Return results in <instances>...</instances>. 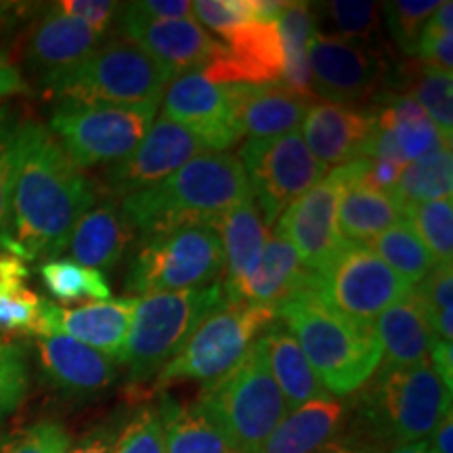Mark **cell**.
Instances as JSON below:
<instances>
[{"label":"cell","mask_w":453,"mask_h":453,"mask_svg":"<svg viewBox=\"0 0 453 453\" xmlns=\"http://www.w3.org/2000/svg\"><path fill=\"white\" fill-rule=\"evenodd\" d=\"M99 200L97 183L72 162L47 127L24 122L15 133L11 226L3 248L11 257L53 260Z\"/></svg>","instance_id":"obj_1"},{"label":"cell","mask_w":453,"mask_h":453,"mask_svg":"<svg viewBox=\"0 0 453 453\" xmlns=\"http://www.w3.org/2000/svg\"><path fill=\"white\" fill-rule=\"evenodd\" d=\"M250 197L246 173L234 154H202L160 183L122 197L120 211L137 237L179 225H208Z\"/></svg>","instance_id":"obj_2"},{"label":"cell","mask_w":453,"mask_h":453,"mask_svg":"<svg viewBox=\"0 0 453 453\" xmlns=\"http://www.w3.org/2000/svg\"><path fill=\"white\" fill-rule=\"evenodd\" d=\"M277 319L290 330L313 372L332 396L359 393L382 361L373 321L355 319L303 292L277 307Z\"/></svg>","instance_id":"obj_3"},{"label":"cell","mask_w":453,"mask_h":453,"mask_svg":"<svg viewBox=\"0 0 453 453\" xmlns=\"http://www.w3.org/2000/svg\"><path fill=\"white\" fill-rule=\"evenodd\" d=\"M451 411V388L430 364L378 370L355 401V437L387 449L426 441Z\"/></svg>","instance_id":"obj_4"},{"label":"cell","mask_w":453,"mask_h":453,"mask_svg":"<svg viewBox=\"0 0 453 453\" xmlns=\"http://www.w3.org/2000/svg\"><path fill=\"white\" fill-rule=\"evenodd\" d=\"M196 403L237 453H254L290 413L271 376L263 334L234 370L203 384Z\"/></svg>","instance_id":"obj_5"},{"label":"cell","mask_w":453,"mask_h":453,"mask_svg":"<svg viewBox=\"0 0 453 453\" xmlns=\"http://www.w3.org/2000/svg\"><path fill=\"white\" fill-rule=\"evenodd\" d=\"M174 73L130 41H110L81 64L42 76V87L72 104H157Z\"/></svg>","instance_id":"obj_6"},{"label":"cell","mask_w":453,"mask_h":453,"mask_svg":"<svg viewBox=\"0 0 453 453\" xmlns=\"http://www.w3.org/2000/svg\"><path fill=\"white\" fill-rule=\"evenodd\" d=\"M229 303L220 281L168 294L139 298L133 324L118 357L130 384L154 380L162 367L183 349L203 319Z\"/></svg>","instance_id":"obj_7"},{"label":"cell","mask_w":453,"mask_h":453,"mask_svg":"<svg viewBox=\"0 0 453 453\" xmlns=\"http://www.w3.org/2000/svg\"><path fill=\"white\" fill-rule=\"evenodd\" d=\"M225 269L220 237L212 226L191 223L139 237L128 263L124 292L151 296L211 286Z\"/></svg>","instance_id":"obj_8"},{"label":"cell","mask_w":453,"mask_h":453,"mask_svg":"<svg viewBox=\"0 0 453 453\" xmlns=\"http://www.w3.org/2000/svg\"><path fill=\"white\" fill-rule=\"evenodd\" d=\"M277 311L252 304L226 303L203 319L162 372L156 376V388L177 382L211 384L243 359L260 334L275 324Z\"/></svg>","instance_id":"obj_9"},{"label":"cell","mask_w":453,"mask_h":453,"mask_svg":"<svg viewBox=\"0 0 453 453\" xmlns=\"http://www.w3.org/2000/svg\"><path fill=\"white\" fill-rule=\"evenodd\" d=\"M157 104L104 105L64 101L50 116V133L78 168L116 164L137 150L151 124Z\"/></svg>","instance_id":"obj_10"},{"label":"cell","mask_w":453,"mask_h":453,"mask_svg":"<svg viewBox=\"0 0 453 453\" xmlns=\"http://www.w3.org/2000/svg\"><path fill=\"white\" fill-rule=\"evenodd\" d=\"M237 160L267 226H273L292 202L327 174V168L315 160L296 130L281 137L248 139Z\"/></svg>","instance_id":"obj_11"},{"label":"cell","mask_w":453,"mask_h":453,"mask_svg":"<svg viewBox=\"0 0 453 453\" xmlns=\"http://www.w3.org/2000/svg\"><path fill=\"white\" fill-rule=\"evenodd\" d=\"M411 290L413 286L384 265L376 252L364 243L347 242L324 269L313 273L309 292L338 313L373 321Z\"/></svg>","instance_id":"obj_12"},{"label":"cell","mask_w":453,"mask_h":453,"mask_svg":"<svg viewBox=\"0 0 453 453\" xmlns=\"http://www.w3.org/2000/svg\"><path fill=\"white\" fill-rule=\"evenodd\" d=\"M315 99L357 107L376 99L387 82V59L380 50L357 47L315 27L307 44Z\"/></svg>","instance_id":"obj_13"},{"label":"cell","mask_w":453,"mask_h":453,"mask_svg":"<svg viewBox=\"0 0 453 453\" xmlns=\"http://www.w3.org/2000/svg\"><path fill=\"white\" fill-rule=\"evenodd\" d=\"M162 118L194 133L208 151L225 154L243 137L235 84H214L200 72L174 78L160 101Z\"/></svg>","instance_id":"obj_14"},{"label":"cell","mask_w":453,"mask_h":453,"mask_svg":"<svg viewBox=\"0 0 453 453\" xmlns=\"http://www.w3.org/2000/svg\"><path fill=\"white\" fill-rule=\"evenodd\" d=\"M347 177L349 164L334 168L277 219L275 234L292 243L311 273L324 269L347 243L338 226V202Z\"/></svg>","instance_id":"obj_15"},{"label":"cell","mask_w":453,"mask_h":453,"mask_svg":"<svg viewBox=\"0 0 453 453\" xmlns=\"http://www.w3.org/2000/svg\"><path fill=\"white\" fill-rule=\"evenodd\" d=\"M202 154H208V147L194 133L160 116L133 154L105 170L107 196L120 200L160 183Z\"/></svg>","instance_id":"obj_16"},{"label":"cell","mask_w":453,"mask_h":453,"mask_svg":"<svg viewBox=\"0 0 453 453\" xmlns=\"http://www.w3.org/2000/svg\"><path fill=\"white\" fill-rule=\"evenodd\" d=\"M116 26L127 41L143 49L177 78L202 72L225 53V44L212 38L196 19L154 21L137 15L128 4H120Z\"/></svg>","instance_id":"obj_17"},{"label":"cell","mask_w":453,"mask_h":453,"mask_svg":"<svg viewBox=\"0 0 453 453\" xmlns=\"http://www.w3.org/2000/svg\"><path fill=\"white\" fill-rule=\"evenodd\" d=\"M225 53L200 72L214 84H273L286 73V53L275 21H252L223 36Z\"/></svg>","instance_id":"obj_18"},{"label":"cell","mask_w":453,"mask_h":453,"mask_svg":"<svg viewBox=\"0 0 453 453\" xmlns=\"http://www.w3.org/2000/svg\"><path fill=\"white\" fill-rule=\"evenodd\" d=\"M137 303V296H130L88 303L76 309H64L42 298L36 338L49 336V334H65V336L111 357L118 364V357L122 353L130 324H133Z\"/></svg>","instance_id":"obj_19"},{"label":"cell","mask_w":453,"mask_h":453,"mask_svg":"<svg viewBox=\"0 0 453 453\" xmlns=\"http://www.w3.org/2000/svg\"><path fill=\"white\" fill-rule=\"evenodd\" d=\"M300 128V137L315 160L326 168H338L365 157L367 145L376 133V111L315 101L304 113Z\"/></svg>","instance_id":"obj_20"},{"label":"cell","mask_w":453,"mask_h":453,"mask_svg":"<svg viewBox=\"0 0 453 453\" xmlns=\"http://www.w3.org/2000/svg\"><path fill=\"white\" fill-rule=\"evenodd\" d=\"M36 350L47 380L67 396L88 399L110 388L118 378V364L111 357L65 334L38 336Z\"/></svg>","instance_id":"obj_21"},{"label":"cell","mask_w":453,"mask_h":453,"mask_svg":"<svg viewBox=\"0 0 453 453\" xmlns=\"http://www.w3.org/2000/svg\"><path fill=\"white\" fill-rule=\"evenodd\" d=\"M372 160L349 162V177L338 202L340 234L349 243H367L405 219V211L390 191L376 189L365 177Z\"/></svg>","instance_id":"obj_22"},{"label":"cell","mask_w":453,"mask_h":453,"mask_svg":"<svg viewBox=\"0 0 453 453\" xmlns=\"http://www.w3.org/2000/svg\"><path fill=\"white\" fill-rule=\"evenodd\" d=\"M313 273L303 267L298 252L286 237L273 234L257 267L237 290L234 304L275 309L298 294L311 290Z\"/></svg>","instance_id":"obj_23"},{"label":"cell","mask_w":453,"mask_h":453,"mask_svg":"<svg viewBox=\"0 0 453 453\" xmlns=\"http://www.w3.org/2000/svg\"><path fill=\"white\" fill-rule=\"evenodd\" d=\"M211 226L217 231L220 243H223L226 280L220 283L225 288L226 300L234 303L242 283L257 267L260 254H263L271 237V231L260 217L252 196L214 219Z\"/></svg>","instance_id":"obj_24"},{"label":"cell","mask_w":453,"mask_h":453,"mask_svg":"<svg viewBox=\"0 0 453 453\" xmlns=\"http://www.w3.org/2000/svg\"><path fill=\"white\" fill-rule=\"evenodd\" d=\"M350 413L340 396H321L288 413L254 453H315L338 439Z\"/></svg>","instance_id":"obj_25"},{"label":"cell","mask_w":453,"mask_h":453,"mask_svg":"<svg viewBox=\"0 0 453 453\" xmlns=\"http://www.w3.org/2000/svg\"><path fill=\"white\" fill-rule=\"evenodd\" d=\"M104 38L84 21L53 7L30 34L26 49L27 64L41 72V76L65 70L97 50Z\"/></svg>","instance_id":"obj_26"},{"label":"cell","mask_w":453,"mask_h":453,"mask_svg":"<svg viewBox=\"0 0 453 453\" xmlns=\"http://www.w3.org/2000/svg\"><path fill=\"white\" fill-rule=\"evenodd\" d=\"M116 197L105 196L73 226L70 248L73 260L88 269H113L134 240Z\"/></svg>","instance_id":"obj_27"},{"label":"cell","mask_w":453,"mask_h":453,"mask_svg":"<svg viewBox=\"0 0 453 453\" xmlns=\"http://www.w3.org/2000/svg\"><path fill=\"white\" fill-rule=\"evenodd\" d=\"M235 104L243 134L271 139L294 133L313 101L292 93L281 82H273L235 84Z\"/></svg>","instance_id":"obj_28"},{"label":"cell","mask_w":453,"mask_h":453,"mask_svg":"<svg viewBox=\"0 0 453 453\" xmlns=\"http://www.w3.org/2000/svg\"><path fill=\"white\" fill-rule=\"evenodd\" d=\"M373 332L382 349L378 370H399V367L428 364L434 334L413 300V290L410 296L390 304L373 319Z\"/></svg>","instance_id":"obj_29"},{"label":"cell","mask_w":453,"mask_h":453,"mask_svg":"<svg viewBox=\"0 0 453 453\" xmlns=\"http://www.w3.org/2000/svg\"><path fill=\"white\" fill-rule=\"evenodd\" d=\"M263 340L267 344V361L271 376L277 387H280L283 399H286L288 410L309 403V401L321 399L330 393L319 382L313 367L304 357L303 349L296 342L283 324H271L263 332Z\"/></svg>","instance_id":"obj_30"},{"label":"cell","mask_w":453,"mask_h":453,"mask_svg":"<svg viewBox=\"0 0 453 453\" xmlns=\"http://www.w3.org/2000/svg\"><path fill=\"white\" fill-rule=\"evenodd\" d=\"M166 453H237L217 424L196 403L164 396L157 405Z\"/></svg>","instance_id":"obj_31"},{"label":"cell","mask_w":453,"mask_h":453,"mask_svg":"<svg viewBox=\"0 0 453 453\" xmlns=\"http://www.w3.org/2000/svg\"><path fill=\"white\" fill-rule=\"evenodd\" d=\"M275 24L280 27L283 53H286V73H283L281 84L292 93L315 104L317 99L313 95V84H311L307 57L309 38L317 27L315 7L309 3H286Z\"/></svg>","instance_id":"obj_32"},{"label":"cell","mask_w":453,"mask_h":453,"mask_svg":"<svg viewBox=\"0 0 453 453\" xmlns=\"http://www.w3.org/2000/svg\"><path fill=\"white\" fill-rule=\"evenodd\" d=\"M317 30L357 47L382 53V4L367 0H332L321 4Z\"/></svg>","instance_id":"obj_33"},{"label":"cell","mask_w":453,"mask_h":453,"mask_svg":"<svg viewBox=\"0 0 453 453\" xmlns=\"http://www.w3.org/2000/svg\"><path fill=\"white\" fill-rule=\"evenodd\" d=\"M27 275L24 260L0 254V332L36 336L42 298L26 286Z\"/></svg>","instance_id":"obj_34"},{"label":"cell","mask_w":453,"mask_h":453,"mask_svg":"<svg viewBox=\"0 0 453 453\" xmlns=\"http://www.w3.org/2000/svg\"><path fill=\"white\" fill-rule=\"evenodd\" d=\"M453 189V156L451 145H443L430 154L418 157L407 164L401 173L399 183L390 194L399 200L405 211V219L410 208L416 203L445 200L451 197Z\"/></svg>","instance_id":"obj_35"},{"label":"cell","mask_w":453,"mask_h":453,"mask_svg":"<svg viewBox=\"0 0 453 453\" xmlns=\"http://www.w3.org/2000/svg\"><path fill=\"white\" fill-rule=\"evenodd\" d=\"M364 246L376 252L382 263L388 265L410 286H418L430 271L437 267L433 254L416 235L410 220H399Z\"/></svg>","instance_id":"obj_36"},{"label":"cell","mask_w":453,"mask_h":453,"mask_svg":"<svg viewBox=\"0 0 453 453\" xmlns=\"http://www.w3.org/2000/svg\"><path fill=\"white\" fill-rule=\"evenodd\" d=\"M41 280L50 296L61 303H101L110 300L111 290L105 275L97 269H88L72 258H53L38 269Z\"/></svg>","instance_id":"obj_37"},{"label":"cell","mask_w":453,"mask_h":453,"mask_svg":"<svg viewBox=\"0 0 453 453\" xmlns=\"http://www.w3.org/2000/svg\"><path fill=\"white\" fill-rule=\"evenodd\" d=\"M413 300L433 334L451 342L453 338V265H437L413 286Z\"/></svg>","instance_id":"obj_38"},{"label":"cell","mask_w":453,"mask_h":453,"mask_svg":"<svg viewBox=\"0 0 453 453\" xmlns=\"http://www.w3.org/2000/svg\"><path fill=\"white\" fill-rule=\"evenodd\" d=\"M407 220L433 254L437 265H453V203L451 197L416 203L410 208Z\"/></svg>","instance_id":"obj_39"},{"label":"cell","mask_w":453,"mask_h":453,"mask_svg":"<svg viewBox=\"0 0 453 453\" xmlns=\"http://www.w3.org/2000/svg\"><path fill=\"white\" fill-rule=\"evenodd\" d=\"M410 97L428 113L430 120L437 124L445 139L451 141L453 133V76L447 72L433 70L422 65L413 78Z\"/></svg>","instance_id":"obj_40"},{"label":"cell","mask_w":453,"mask_h":453,"mask_svg":"<svg viewBox=\"0 0 453 453\" xmlns=\"http://www.w3.org/2000/svg\"><path fill=\"white\" fill-rule=\"evenodd\" d=\"M439 4V0H395L382 4L390 38L405 55H416L422 27Z\"/></svg>","instance_id":"obj_41"},{"label":"cell","mask_w":453,"mask_h":453,"mask_svg":"<svg viewBox=\"0 0 453 453\" xmlns=\"http://www.w3.org/2000/svg\"><path fill=\"white\" fill-rule=\"evenodd\" d=\"M27 384L30 376L24 347L0 338V426L24 403Z\"/></svg>","instance_id":"obj_42"},{"label":"cell","mask_w":453,"mask_h":453,"mask_svg":"<svg viewBox=\"0 0 453 453\" xmlns=\"http://www.w3.org/2000/svg\"><path fill=\"white\" fill-rule=\"evenodd\" d=\"M111 453H166L162 418L157 407L143 405L130 413Z\"/></svg>","instance_id":"obj_43"},{"label":"cell","mask_w":453,"mask_h":453,"mask_svg":"<svg viewBox=\"0 0 453 453\" xmlns=\"http://www.w3.org/2000/svg\"><path fill=\"white\" fill-rule=\"evenodd\" d=\"M72 445L67 428L59 420H41L15 430L0 445V453H65Z\"/></svg>","instance_id":"obj_44"},{"label":"cell","mask_w":453,"mask_h":453,"mask_svg":"<svg viewBox=\"0 0 453 453\" xmlns=\"http://www.w3.org/2000/svg\"><path fill=\"white\" fill-rule=\"evenodd\" d=\"M194 15L203 30L225 36L231 30L258 21V0H197Z\"/></svg>","instance_id":"obj_45"},{"label":"cell","mask_w":453,"mask_h":453,"mask_svg":"<svg viewBox=\"0 0 453 453\" xmlns=\"http://www.w3.org/2000/svg\"><path fill=\"white\" fill-rule=\"evenodd\" d=\"M378 128H387L393 133V139L405 164L418 160V157L426 156L430 151L439 150V147L451 145V141L443 137V133L437 128V124L430 120V116L411 122H395Z\"/></svg>","instance_id":"obj_46"},{"label":"cell","mask_w":453,"mask_h":453,"mask_svg":"<svg viewBox=\"0 0 453 453\" xmlns=\"http://www.w3.org/2000/svg\"><path fill=\"white\" fill-rule=\"evenodd\" d=\"M15 133L17 127L0 124V248L11 226V196L15 180Z\"/></svg>","instance_id":"obj_47"},{"label":"cell","mask_w":453,"mask_h":453,"mask_svg":"<svg viewBox=\"0 0 453 453\" xmlns=\"http://www.w3.org/2000/svg\"><path fill=\"white\" fill-rule=\"evenodd\" d=\"M61 13L76 17L84 24L105 36L111 26H116L118 13H120V3H111V0H61L55 4Z\"/></svg>","instance_id":"obj_48"},{"label":"cell","mask_w":453,"mask_h":453,"mask_svg":"<svg viewBox=\"0 0 453 453\" xmlns=\"http://www.w3.org/2000/svg\"><path fill=\"white\" fill-rule=\"evenodd\" d=\"M128 418V410H118L116 413H111L107 420L97 424V426H93L88 433H84L76 443L70 445V449L65 453H111L118 434L122 433Z\"/></svg>","instance_id":"obj_49"},{"label":"cell","mask_w":453,"mask_h":453,"mask_svg":"<svg viewBox=\"0 0 453 453\" xmlns=\"http://www.w3.org/2000/svg\"><path fill=\"white\" fill-rule=\"evenodd\" d=\"M134 13L154 21L194 19V3L189 0H139L127 3Z\"/></svg>","instance_id":"obj_50"},{"label":"cell","mask_w":453,"mask_h":453,"mask_svg":"<svg viewBox=\"0 0 453 453\" xmlns=\"http://www.w3.org/2000/svg\"><path fill=\"white\" fill-rule=\"evenodd\" d=\"M428 364L437 372V376L443 380L447 388L453 387V347L447 340H441L434 336L433 344H430Z\"/></svg>","instance_id":"obj_51"},{"label":"cell","mask_w":453,"mask_h":453,"mask_svg":"<svg viewBox=\"0 0 453 453\" xmlns=\"http://www.w3.org/2000/svg\"><path fill=\"white\" fill-rule=\"evenodd\" d=\"M27 90H30V87H27L24 76H21L19 67L7 55L0 53V97L27 93Z\"/></svg>","instance_id":"obj_52"},{"label":"cell","mask_w":453,"mask_h":453,"mask_svg":"<svg viewBox=\"0 0 453 453\" xmlns=\"http://www.w3.org/2000/svg\"><path fill=\"white\" fill-rule=\"evenodd\" d=\"M315 453H384L378 447L367 443V441L355 437V434H349V437H338L334 439L332 443L321 447L319 451Z\"/></svg>","instance_id":"obj_53"},{"label":"cell","mask_w":453,"mask_h":453,"mask_svg":"<svg viewBox=\"0 0 453 453\" xmlns=\"http://www.w3.org/2000/svg\"><path fill=\"white\" fill-rule=\"evenodd\" d=\"M434 453H453V411L447 413L428 437Z\"/></svg>","instance_id":"obj_54"},{"label":"cell","mask_w":453,"mask_h":453,"mask_svg":"<svg viewBox=\"0 0 453 453\" xmlns=\"http://www.w3.org/2000/svg\"><path fill=\"white\" fill-rule=\"evenodd\" d=\"M387 453H434V451L426 439V441H416V443L393 447V449H388Z\"/></svg>","instance_id":"obj_55"}]
</instances>
